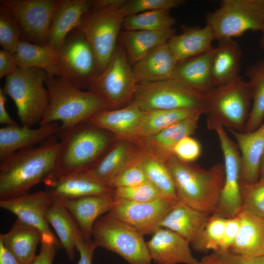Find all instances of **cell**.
Masks as SVG:
<instances>
[{"label": "cell", "mask_w": 264, "mask_h": 264, "mask_svg": "<svg viewBox=\"0 0 264 264\" xmlns=\"http://www.w3.org/2000/svg\"><path fill=\"white\" fill-rule=\"evenodd\" d=\"M55 135L0 161V199L28 193L31 188L54 172L59 146Z\"/></svg>", "instance_id": "cell-1"}, {"label": "cell", "mask_w": 264, "mask_h": 264, "mask_svg": "<svg viewBox=\"0 0 264 264\" xmlns=\"http://www.w3.org/2000/svg\"><path fill=\"white\" fill-rule=\"evenodd\" d=\"M162 157L173 176L178 200L208 214L215 213L224 181V165L217 163L205 169L173 154Z\"/></svg>", "instance_id": "cell-2"}, {"label": "cell", "mask_w": 264, "mask_h": 264, "mask_svg": "<svg viewBox=\"0 0 264 264\" xmlns=\"http://www.w3.org/2000/svg\"><path fill=\"white\" fill-rule=\"evenodd\" d=\"M113 134L89 120L68 129L58 131L60 138L55 170L62 175L85 171L93 165L113 142Z\"/></svg>", "instance_id": "cell-3"}, {"label": "cell", "mask_w": 264, "mask_h": 264, "mask_svg": "<svg viewBox=\"0 0 264 264\" xmlns=\"http://www.w3.org/2000/svg\"><path fill=\"white\" fill-rule=\"evenodd\" d=\"M45 85L49 105L39 125L60 121L62 124L59 130H66L108 109L106 100L98 94L78 88L58 76L47 77Z\"/></svg>", "instance_id": "cell-4"}, {"label": "cell", "mask_w": 264, "mask_h": 264, "mask_svg": "<svg viewBox=\"0 0 264 264\" xmlns=\"http://www.w3.org/2000/svg\"><path fill=\"white\" fill-rule=\"evenodd\" d=\"M252 105L249 83L240 76L231 82L212 88L206 94L208 129L221 126L243 132Z\"/></svg>", "instance_id": "cell-5"}, {"label": "cell", "mask_w": 264, "mask_h": 264, "mask_svg": "<svg viewBox=\"0 0 264 264\" xmlns=\"http://www.w3.org/2000/svg\"><path fill=\"white\" fill-rule=\"evenodd\" d=\"M47 77L41 68L19 67L6 77L2 89L14 102L22 126L39 124L45 114L49 102L45 85Z\"/></svg>", "instance_id": "cell-6"}, {"label": "cell", "mask_w": 264, "mask_h": 264, "mask_svg": "<svg viewBox=\"0 0 264 264\" xmlns=\"http://www.w3.org/2000/svg\"><path fill=\"white\" fill-rule=\"evenodd\" d=\"M124 4L91 9L76 28L94 52L99 76L106 68L117 44L125 18L121 11Z\"/></svg>", "instance_id": "cell-7"}, {"label": "cell", "mask_w": 264, "mask_h": 264, "mask_svg": "<svg viewBox=\"0 0 264 264\" xmlns=\"http://www.w3.org/2000/svg\"><path fill=\"white\" fill-rule=\"evenodd\" d=\"M92 239L97 247L116 253L129 264H151L144 235L108 213L96 220Z\"/></svg>", "instance_id": "cell-8"}, {"label": "cell", "mask_w": 264, "mask_h": 264, "mask_svg": "<svg viewBox=\"0 0 264 264\" xmlns=\"http://www.w3.org/2000/svg\"><path fill=\"white\" fill-rule=\"evenodd\" d=\"M132 102L143 111L155 110H190L205 113L206 94L172 78L139 83Z\"/></svg>", "instance_id": "cell-9"}, {"label": "cell", "mask_w": 264, "mask_h": 264, "mask_svg": "<svg viewBox=\"0 0 264 264\" xmlns=\"http://www.w3.org/2000/svg\"><path fill=\"white\" fill-rule=\"evenodd\" d=\"M264 22V0H223L206 16V24L218 40L233 39L248 30L261 31Z\"/></svg>", "instance_id": "cell-10"}, {"label": "cell", "mask_w": 264, "mask_h": 264, "mask_svg": "<svg viewBox=\"0 0 264 264\" xmlns=\"http://www.w3.org/2000/svg\"><path fill=\"white\" fill-rule=\"evenodd\" d=\"M57 76L81 90L89 89L99 76L94 52L76 28L69 33L58 51Z\"/></svg>", "instance_id": "cell-11"}, {"label": "cell", "mask_w": 264, "mask_h": 264, "mask_svg": "<svg viewBox=\"0 0 264 264\" xmlns=\"http://www.w3.org/2000/svg\"><path fill=\"white\" fill-rule=\"evenodd\" d=\"M137 85L125 49L118 43L106 68L88 90L103 97L108 109L113 110L132 102Z\"/></svg>", "instance_id": "cell-12"}, {"label": "cell", "mask_w": 264, "mask_h": 264, "mask_svg": "<svg viewBox=\"0 0 264 264\" xmlns=\"http://www.w3.org/2000/svg\"><path fill=\"white\" fill-rule=\"evenodd\" d=\"M61 0H0L20 27L21 40L47 45L48 33Z\"/></svg>", "instance_id": "cell-13"}, {"label": "cell", "mask_w": 264, "mask_h": 264, "mask_svg": "<svg viewBox=\"0 0 264 264\" xmlns=\"http://www.w3.org/2000/svg\"><path fill=\"white\" fill-rule=\"evenodd\" d=\"M212 131L217 133L220 141L224 157L225 173L224 184L215 213L226 218H232L242 210L240 152L224 128L217 126Z\"/></svg>", "instance_id": "cell-14"}, {"label": "cell", "mask_w": 264, "mask_h": 264, "mask_svg": "<svg viewBox=\"0 0 264 264\" xmlns=\"http://www.w3.org/2000/svg\"><path fill=\"white\" fill-rule=\"evenodd\" d=\"M115 200V205L108 213L129 224L144 236L152 235L159 227L162 218L179 201L168 197L146 202L116 198Z\"/></svg>", "instance_id": "cell-15"}, {"label": "cell", "mask_w": 264, "mask_h": 264, "mask_svg": "<svg viewBox=\"0 0 264 264\" xmlns=\"http://www.w3.org/2000/svg\"><path fill=\"white\" fill-rule=\"evenodd\" d=\"M53 200V197L45 190L0 199V207L15 214L22 223L39 231L42 236L41 241L53 243L60 247V242L51 231L45 219Z\"/></svg>", "instance_id": "cell-16"}, {"label": "cell", "mask_w": 264, "mask_h": 264, "mask_svg": "<svg viewBox=\"0 0 264 264\" xmlns=\"http://www.w3.org/2000/svg\"><path fill=\"white\" fill-rule=\"evenodd\" d=\"M44 182L53 198L73 199L86 196L102 195L112 190L93 177L86 170L62 175H51Z\"/></svg>", "instance_id": "cell-17"}, {"label": "cell", "mask_w": 264, "mask_h": 264, "mask_svg": "<svg viewBox=\"0 0 264 264\" xmlns=\"http://www.w3.org/2000/svg\"><path fill=\"white\" fill-rule=\"evenodd\" d=\"M146 242L151 260L155 264H197L187 240L174 232L157 228Z\"/></svg>", "instance_id": "cell-18"}, {"label": "cell", "mask_w": 264, "mask_h": 264, "mask_svg": "<svg viewBox=\"0 0 264 264\" xmlns=\"http://www.w3.org/2000/svg\"><path fill=\"white\" fill-rule=\"evenodd\" d=\"M59 200L72 216L83 236L88 240L92 239V229L96 220L109 212L116 202L112 191L106 194Z\"/></svg>", "instance_id": "cell-19"}, {"label": "cell", "mask_w": 264, "mask_h": 264, "mask_svg": "<svg viewBox=\"0 0 264 264\" xmlns=\"http://www.w3.org/2000/svg\"><path fill=\"white\" fill-rule=\"evenodd\" d=\"M134 103L119 109L102 110L93 115L89 121L119 139L132 141L144 114Z\"/></svg>", "instance_id": "cell-20"}, {"label": "cell", "mask_w": 264, "mask_h": 264, "mask_svg": "<svg viewBox=\"0 0 264 264\" xmlns=\"http://www.w3.org/2000/svg\"><path fill=\"white\" fill-rule=\"evenodd\" d=\"M60 126L53 122L33 129L23 126H7L0 129V161L20 150L34 147L56 135Z\"/></svg>", "instance_id": "cell-21"}, {"label": "cell", "mask_w": 264, "mask_h": 264, "mask_svg": "<svg viewBox=\"0 0 264 264\" xmlns=\"http://www.w3.org/2000/svg\"><path fill=\"white\" fill-rule=\"evenodd\" d=\"M228 130L236 139L240 152L242 181L249 184L257 182L264 155V123L251 132Z\"/></svg>", "instance_id": "cell-22"}, {"label": "cell", "mask_w": 264, "mask_h": 264, "mask_svg": "<svg viewBox=\"0 0 264 264\" xmlns=\"http://www.w3.org/2000/svg\"><path fill=\"white\" fill-rule=\"evenodd\" d=\"M91 9V0H61L50 27L47 44L58 51L66 38Z\"/></svg>", "instance_id": "cell-23"}, {"label": "cell", "mask_w": 264, "mask_h": 264, "mask_svg": "<svg viewBox=\"0 0 264 264\" xmlns=\"http://www.w3.org/2000/svg\"><path fill=\"white\" fill-rule=\"evenodd\" d=\"M132 143L125 139L112 142L96 162L87 170L96 179L109 187L113 178L136 156L138 151Z\"/></svg>", "instance_id": "cell-24"}, {"label": "cell", "mask_w": 264, "mask_h": 264, "mask_svg": "<svg viewBox=\"0 0 264 264\" xmlns=\"http://www.w3.org/2000/svg\"><path fill=\"white\" fill-rule=\"evenodd\" d=\"M177 64L167 43L151 50L132 70L138 84L156 82L172 79Z\"/></svg>", "instance_id": "cell-25"}, {"label": "cell", "mask_w": 264, "mask_h": 264, "mask_svg": "<svg viewBox=\"0 0 264 264\" xmlns=\"http://www.w3.org/2000/svg\"><path fill=\"white\" fill-rule=\"evenodd\" d=\"M210 216L179 201L162 218L158 227L174 232L191 243L198 237Z\"/></svg>", "instance_id": "cell-26"}, {"label": "cell", "mask_w": 264, "mask_h": 264, "mask_svg": "<svg viewBox=\"0 0 264 264\" xmlns=\"http://www.w3.org/2000/svg\"><path fill=\"white\" fill-rule=\"evenodd\" d=\"M203 114L202 112H197L136 143L140 144L142 147V150L161 156L173 154L175 146L183 138L191 136L195 132L200 117Z\"/></svg>", "instance_id": "cell-27"}, {"label": "cell", "mask_w": 264, "mask_h": 264, "mask_svg": "<svg viewBox=\"0 0 264 264\" xmlns=\"http://www.w3.org/2000/svg\"><path fill=\"white\" fill-rule=\"evenodd\" d=\"M238 215L240 228L230 252L247 257L264 255V220L245 209Z\"/></svg>", "instance_id": "cell-28"}, {"label": "cell", "mask_w": 264, "mask_h": 264, "mask_svg": "<svg viewBox=\"0 0 264 264\" xmlns=\"http://www.w3.org/2000/svg\"><path fill=\"white\" fill-rule=\"evenodd\" d=\"M219 41L212 60V76L215 87L227 84L239 77L242 51L233 39Z\"/></svg>", "instance_id": "cell-29"}, {"label": "cell", "mask_w": 264, "mask_h": 264, "mask_svg": "<svg viewBox=\"0 0 264 264\" xmlns=\"http://www.w3.org/2000/svg\"><path fill=\"white\" fill-rule=\"evenodd\" d=\"M176 34L174 28L159 31L123 30L118 43L124 47L132 66L154 48L164 44Z\"/></svg>", "instance_id": "cell-30"}, {"label": "cell", "mask_w": 264, "mask_h": 264, "mask_svg": "<svg viewBox=\"0 0 264 264\" xmlns=\"http://www.w3.org/2000/svg\"><path fill=\"white\" fill-rule=\"evenodd\" d=\"M214 49L178 63L173 78L206 94L215 88L211 69Z\"/></svg>", "instance_id": "cell-31"}, {"label": "cell", "mask_w": 264, "mask_h": 264, "mask_svg": "<svg viewBox=\"0 0 264 264\" xmlns=\"http://www.w3.org/2000/svg\"><path fill=\"white\" fill-rule=\"evenodd\" d=\"M215 39L212 29L206 24L203 27L186 28L173 36L167 44L178 63L210 50Z\"/></svg>", "instance_id": "cell-32"}, {"label": "cell", "mask_w": 264, "mask_h": 264, "mask_svg": "<svg viewBox=\"0 0 264 264\" xmlns=\"http://www.w3.org/2000/svg\"><path fill=\"white\" fill-rule=\"evenodd\" d=\"M42 238L37 229L17 219L8 232L0 235V242L22 264H31Z\"/></svg>", "instance_id": "cell-33"}, {"label": "cell", "mask_w": 264, "mask_h": 264, "mask_svg": "<svg viewBox=\"0 0 264 264\" xmlns=\"http://www.w3.org/2000/svg\"><path fill=\"white\" fill-rule=\"evenodd\" d=\"M18 67H38L48 77L57 76L58 52L47 45H39L20 40L14 54Z\"/></svg>", "instance_id": "cell-34"}, {"label": "cell", "mask_w": 264, "mask_h": 264, "mask_svg": "<svg viewBox=\"0 0 264 264\" xmlns=\"http://www.w3.org/2000/svg\"><path fill=\"white\" fill-rule=\"evenodd\" d=\"M45 219L54 229L68 259L73 260L75 255V235L78 228L72 216L61 201L53 198Z\"/></svg>", "instance_id": "cell-35"}, {"label": "cell", "mask_w": 264, "mask_h": 264, "mask_svg": "<svg viewBox=\"0 0 264 264\" xmlns=\"http://www.w3.org/2000/svg\"><path fill=\"white\" fill-rule=\"evenodd\" d=\"M137 158L148 180L166 197L178 199L173 176L165 159L143 150L138 151Z\"/></svg>", "instance_id": "cell-36"}, {"label": "cell", "mask_w": 264, "mask_h": 264, "mask_svg": "<svg viewBox=\"0 0 264 264\" xmlns=\"http://www.w3.org/2000/svg\"><path fill=\"white\" fill-rule=\"evenodd\" d=\"M142 120L132 142L136 143L146 137L155 134L172 125L201 110H155L144 111Z\"/></svg>", "instance_id": "cell-37"}, {"label": "cell", "mask_w": 264, "mask_h": 264, "mask_svg": "<svg viewBox=\"0 0 264 264\" xmlns=\"http://www.w3.org/2000/svg\"><path fill=\"white\" fill-rule=\"evenodd\" d=\"M252 95V105L243 132L255 131L264 119V60L250 66L246 71Z\"/></svg>", "instance_id": "cell-38"}, {"label": "cell", "mask_w": 264, "mask_h": 264, "mask_svg": "<svg viewBox=\"0 0 264 264\" xmlns=\"http://www.w3.org/2000/svg\"><path fill=\"white\" fill-rule=\"evenodd\" d=\"M175 23L169 10H157L125 17L122 28L125 30L159 31L173 28Z\"/></svg>", "instance_id": "cell-39"}, {"label": "cell", "mask_w": 264, "mask_h": 264, "mask_svg": "<svg viewBox=\"0 0 264 264\" xmlns=\"http://www.w3.org/2000/svg\"><path fill=\"white\" fill-rule=\"evenodd\" d=\"M226 220V218L218 213L211 214L198 237L191 243L194 249L201 252H217L223 236Z\"/></svg>", "instance_id": "cell-40"}, {"label": "cell", "mask_w": 264, "mask_h": 264, "mask_svg": "<svg viewBox=\"0 0 264 264\" xmlns=\"http://www.w3.org/2000/svg\"><path fill=\"white\" fill-rule=\"evenodd\" d=\"M21 35L20 27L13 15L0 4V44L2 49L14 55Z\"/></svg>", "instance_id": "cell-41"}, {"label": "cell", "mask_w": 264, "mask_h": 264, "mask_svg": "<svg viewBox=\"0 0 264 264\" xmlns=\"http://www.w3.org/2000/svg\"><path fill=\"white\" fill-rule=\"evenodd\" d=\"M112 193L116 199L133 202L150 201L167 197L148 180L132 187L112 189Z\"/></svg>", "instance_id": "cell-42"}, {"label": "cell", "mask_w": 264, "mask_h": 264, "mask_svg": "<svg viewBox=\"0 0 264 264\" xmlns=\"http://www.w3.org/2000/svg\"><path fill=\"white\" fill-rule=\"evenodd\" d=\"M242 209L248 210L264 220V177L254 183L241 180Z\"/></svg>", "instance_id": "cell-43"}, {"label": "cell", "mask_w": 264, "mask_h": 264, "mask_svg": "<svg viewBox=\"0 0 264 264\" xmlns=\"http://www.w3.org/2000/svg\"><path fill=\"white\" fill-rule=\"evenodd\" d=\"M183 0H127L121 7L125 17L138 13L157 10H169L185 3Z\"/></svg>", "instance_id": "cell-44"}, {"label": "cell", "mask_w": 264, "mask_h": 264, "mask_svg": "<svg viewBox=\"0 0 264 264\" xmlns=\"http://www.w3.org/2000/svg\"><path fill=\"white\" fill-rule=\"evenodd\" d=\"M147 180L144 170L138 160L137 154L134 160L113 178L109 187L112 190L120 187H132Z\"/></svg>", "instance_id": "cell-45"}, {"label": "cell", "mask_w": 264, "mask_h": 264, "mask_svg": "<svg viewBox=\"0 0 264 264\" xmlns=\"http://www.w3.org/2000/svg\"><path fill=\"white\" fill-rule=\"evenodd\" d=\"M201 152L200 143L191 136L181 139L173 150V154L176 157L186 162H194L200 157Z\"/></svg>", "instance_id": "cell-46"}, {"label": "cell", "mask_w": 264, "mask_h": 264, "mask_svg": "<svg viewBox=\"0 0 264 264\" xmlns=\"http://www.w3.org/2000/svg\"><path fill=\"white\" fill-rule=\"evenodd\" d=\"M240 225L238 215L226 218L223 236L217 252L223 254L230 251L236 239Z\"/></svg>", "instance_id": "cell-47"}, {"label": "cell", "mask_w": 264, "mask_h": 264, "mask_svg": "<svg viewBox=\"0 0 264 264\" xmlns=\"http://www.w3.org/2000/svg\"><path fill=\"white\" fill-rule=\"evenodd\" d=\"M75 245L80 254L78 264H91L93 253L97 248L92 239H86L78 229L75 235Z\"/></svg>", "instance_id": "cell-48"}, {"label": "cell", "mask_w": 264, "mask_h": 264, "mask_svg": "<svg viewBox=\"0 0 264 264\" xmlns=\"http://www.w3.org/2000/svg\"><path fill=\"white\" fill-rule=\"evenodd\" d=\"M39 254L31 264H53L56 251L60 248L53 243L41 241Z\"/></svg>", "instance_id": "cell-49"}, {"label": "cell", "mask_w": 264, "mask_h": 264, "mask_svg": "<svg viewBox=\"0 0 264 264\" xmlns=\"http://www.w3.org/2000/svg\"><path fill=\"white\" fill-rule=\"evenodd\" d=\"M220 254L222 264H264V255L247 257L230 251Z\"/></svg>", "instance_id": "cell-50"}, {"label": "cell", "mask_w": 264, "mask_h": 264, "mask_svg": "<svg viewBox=\"0 0 264 264\" xmlns=\"http://www.w3.org/2000/svg\"><path fill=\"white\" fill-rule=\"evenodd\" d=\"M18 67L14 55L4 50H0V78L12 74Z\"/></svg>", "instance_id": "cell-51"}, {"label": "cell", "mask_w": 264, "mask_h": 264, "mask_svg": "<svg viewBox=\"0 0 264 264\" xmlns=\"http://www.w3.org/2000/svg\"><path fill=\"white\" fill-rule=\"evenodd\" d=\"M7 97L2 88H0V123L7 126L18 125L11 117L6 109Z\"/></svg>", "instance_id": "cell-52"}, {"label": "cell", "mask_w": 264, "mask_h": 264, "mask_svg": "<svg viewBox=\"0 0 264 264\" xmlns=\"http://www.w3.org/2000/svg\"><path fill=\"white\" fill-rule=\"evenodd\" d=\"M0 264H22L0 242Z\"/></svg>", "instance_id": "cell-53"}, {"label": "cell", "mask_w": 264, "mask_h": 264, "mask_svg": "<svg viewBox=\"0 0 264 264\" xmlns=\"http://www.w3.org/2000/svg\"><path fill=\"white\" fill-rule=\"evenodd\" d=\"M127 0H91V9H97L114 5L123 4Z\"/></svg>", "instance_id": "cell-54"}, {"label": "cell", "mask_w": 264, "mask_h": 264, "mask_svg": "<svg viewBox=\"0 0 264 264\" xmlns=\"http://www.w3.org/2000/svg\"><path fill=\"white\" fill-rule=\"evenodd\" d=\"M197 264H222L221 255L218 252H213L203 257Z\"/></svg>", "instance_id": "cell-55"}, {"label": "cell", "mask_w": 264, "mask_h": 264, "mask_svg": "<svg viewBox=\"0 0 264 264\" xmlns=\"http://www.w3.org/2000/svg\"><path fill=\"white\" fill-rule=\"evenodd\" d=\"M261 32L262 33V35L260 40L259 43L260 46L264 50V22Z\"/></svg>", "instance_id": "cell-56"}, {"label": "cell", "mask_w": 264, "mask_h": 264, "mask_svg": "<svg viewBox=\"0 0 264 264\" xmlns=\"http://www.w3.org/2000/svg\"><path fill=\"white\" fill-rule=\"evenodd\" d=\"M260 177H264V155L261 163L260 178Z\"/></svg>", "instance_id": "cell-57"}]
</instances>
